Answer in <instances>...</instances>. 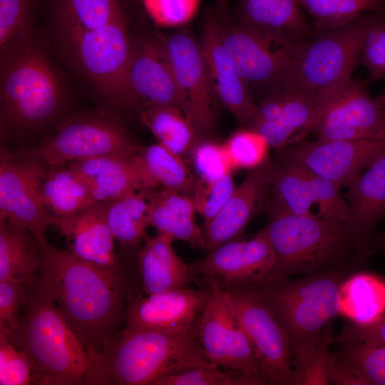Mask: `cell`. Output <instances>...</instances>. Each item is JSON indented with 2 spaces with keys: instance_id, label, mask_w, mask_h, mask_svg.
Returning a JSON list of instances; mask_svg holds the SVG:
<instances>
[{
  "instance_id": "cell-29",
  "label": "cell",
  "mask_w": 385,
  "mask_h": 385,
  "mask_svg": "<svg viewBox=\"0 0 385 385\" xmlns=\"http://www.w3.org/2000/svg\"><path fill=\"white\" fill-rule=\"evenodd\" d=\"M40 266L39 246L28 229L0 221V281H21L35 285Z\"/></svg>"
},
{
  "instance_id": "cell-33",
  "label": "cell",
  "mask_w": 385,
  "mask_h": 385,
  "mask_svg": "<svg viewBox=\"0 0 385 385\" xmlns=\"http://www.w3.org/2000/svg\"><path fill=\"white\" fill-rule=\"evenodd\" d=\"M153 190L137 191L103 202L107 223L115 238L125 247L138 245L146 238L150 226V195Z\"/></svg>"
},
{
  "instance_id": "cell-45",
  "label": "cell",
  "mask_w": 385,
  "mask_h": 385,
  "mask_svg": "<svg viewBox=\"0 0 385 385\" xmlns=\"http://www.w3.org/2000/svg\"><path fill=\"white\" fill-rule=\"evenodd\" d=\"M331 323L324 329L319 342L304 364L294 371L296 384H329V347L333 343Z\"/></svg>"
},
{
  "instance_id": "cell-26",
  "label": "cell",
  "mask_w": 385,
  "mask_h": 385,
  "mask_svg": "<svg viewBox=\"0 0 385 385\" xmlns=\"http://www.w3.org/2000/svg\"><path fill=\"white\" fill-rule=\"evenodd\" d=\"M173 242L159 233L145 239L138 263L147 294L184 288L192 277L188 264L175 252Z\"/></svg>"
},
{
  "instance_id": "cell-31",
  "label": "cell",
  "mask_w": 385,
  "mask_h": 385,
  "mask_svg": "<svg viewBox=\"0 0 385 385\" xmlns=\"http://www.w3.org/2000/svg\"><path fill=\"white\" fill-rule=\"evenodd\" d=\"M40 196L55 217L73 215L97 202L84 178L68 164L49 167Z\"/></svg>"
},
{
  "instance_id": "cell-13",
  "label": "cell",
  "mask_w": 385,
  "mask_h": 385,
  "mask_svg": "<svg viewBox=\"0 0 385 385\" xmlns=\"http://www.w3.org/2000/svg\"><path fill=\"white\" fill-rule=\"evenodd\" d=\"M220 21L223 44L255 101L288 88L289 46L237 22Z\"/></svg>"
},
{
  "instance_id": "cell-21",
  "label": "cell",
  "mask_w": 385,
  "mask_h": 385,
  "mask_svg": "<svg viewBox=\"0 0 385 385\" xmlns=\"http://www.w3.org/2000/svg\"><path fill=\"white\" fill-rule=\"evenodd\" d=\"M208 291L185 287L148 294L128 301L124 319L128 327L161 331L195 329L197 314L205 307Z\"/></svg>"
},
{
  "instance_id": "cell-43",
  "label": "cell",
  "mask_w": 385,
  "mask_h": 385,
  "mask_svg": "<svg viewBox=\"0 0 385 385\" xmlns=\"http://www.w3.org/2000/svg\"><path fill=\"white\" fill-rule=\"evenodd\" d=\"M192 155L201 180H216L234 170L223 144L198 142L192 151Z\"/></svg>"
},
{
  "instance_id": "cell-27",
  "label": "cell",
  "mask_w": 385,
  "mask_h": 385,
  "mask_svg": "<svg viewBox=\"0 0 385 385\" xmlns=\"http://www.w3.org/2000/svg\"><path fill=\"white\" fill-rule=\"evenodd\" d=\"M283 107L279 118L258 123L252 128L277 150L305 139L312 133L316 117L315 96L295 87L282 91Z\"/></svg>"
},
{
  "instance_id": "cell-28",
  "label": "cell",
  "mask_w": 385,
  "mask_h": 385,
  "mask_svg": "<svg viewBox=\"0 0 385 385\" xmlns=\"http://www.w3.org/2000/svg\"><path fill=\"white\" fill-rule=\"evenodd\" d=\"M347 188L357 230L371 244L375 226L385 216V152Z\"/></svg>"
},
{
  "instance_id": "cell-25",
  "label": "cell",
  "mask_w": 385,
  "mask_h": 385,
  "mask_svg": "<svg viewBox=\"0 0 385 385\" xmlns=\"http://www.w3.org/2000/svg\"><path fill=\"white\" fill-rule=\"evenodd\" d=\"M196 212L190 195L165 188L153 190L151 193L150 226L173 241H183L193 249L205 252L203 231L196 222Z\"/></svg>"
},
{
  "instance_id": "cell-10",
  "label": "cell",
  "mask_w": 385,
  "mask_h": 385,
  "mask_svg": "<svg viewBox=\"0 0 385 385\" xmlns=\"http://www.w3.org/2000/svg\"><path fill=\"white\" fill-rule=\"evenodd\" d=\"M315 111L317 140L385 138V109L361 80L350 77L320 91Z\"/></svg>"
},
{
  "instance_id": "cell-15",
  "label": "cell",
  "mask_w": 385,
  "mask_h": 385,
  "mask_svg": "<svg viewBox=\"0 0 385 385\" xmlns=\"http://www.w3.org/2000/svg\"><path fill=\"white\" fill-rule=\"evenodd\" d=\"M280 150V157L341 188L385 152V138L314 141L305 138Z\"/></svg>"
},
{
  "instance_id": "cell-52",
  "label": "cell",
  "mask_w": 385,
  "mask_h": 385,
  "mask_svg": "<svg viewBox=\"0 0 385 385\" xmlns=\"http://www.w3.org/2000/svg\"><path fill=\"white\" fill-rule=\"evenodd\" d=\"M130 2H131L133 4H136L138 2L141 1V0H129Z\"/></svg>"
},
{
  "instance_id": "cell-36",
  "label": "cell",
  "mask_w": 385,
  "mask_h": 385,
  "mask_svg": "<svg viewBox=\"0 0 385 385\" xmlns=\"http://www.w3.org/2000/svg\"><path fill=\"white\" fill-rule=\"evenodd\" d=\"M315 30L346 24L362 14L385 8V0H298Z\"/></svg>"
},
{
  "instance_id": "cell-32",
  "label": "cell",
  "mask_w": 385,
  "mask_h": 385,
  "mask_svg": "<svg viewBox=\"0 0 385 385\" xmlns=\"http://www.w3.org/2000/svg\"><path fill=\"white\" fill-rule=\"evenodd\" d=\"M54 24L62 37L126 18L120 0H53Z\"/></svg>"
},
{
  "instance_id": "cell-30",
  "label": "cell",
  "mask_w": 385,
  "mask_h": 385,
  "mask_svg": "<svg viewBox=\"0 0 385 385\" xmlns=\"http://www.w3.org/2000/svg\"><path fill=\"white\" fill-rule=\"evenodd\" d=\"M384 314L385 279L358 270L343 282L339 292V314L354 324L364 326Z\"/></svg>"
},
{
  "instance_id": "cell-35",
  "label": "cell",
  "mask_w": 385,
  "mask_h": 385,
  "mask_svg": "<svg viewBox=\"0 0 385 385\" xmlns=\"http://www.w3.org/2000/svg\"><path fill=\"white\" fill-rule=\"evenodd\" d=\"M138 155L158 186L193 195L200 179L192 175L182 156L159 143L140 148Z\"/></svg>"
},
{
  "instance_id": "cell-7",
  "label": "cell",
  "mask_w": 385,
  "mask_h": 385,
  "mask_svg": "<svg viewBox=\"0 0 385 385\" xmlns=\"http://www.w3.org/2000/svg\"><path fill=\"white\" fill-rule=\"evenodd\" d=\"M384 18L385 8L339 27L314 30L290 48L289 87L316 96L327 87L352 77L367 33Z\"/></svg>"
},
{
  "instance_id": "cell-39",
  "label": "cell",
  "mask_w": 385,
  "mask_h": 385,
  "mask_svg": "<svg viewBox=\"0 0 385 385\" xmlns=\"http://www.w3.org/2000/svg\"><path fill=\"white\" fill-rule=\"evenodd\" d=\"M34 0H0V47L31 35Z\"/></svg>"
},
{
  "instance_id": "cell-14",
  "label": "cell",
  "mask_w": 385,
  "mask_h": 385,
  "mask_svg": "<svg viewBox=\"0 0 385 385\" xmlns=\"http://www.w3.org/2000/svg\"><path fill=\"white\" fill-rule=\"evenodd\" d=\"M49 169L28 155L19 158L1 148L0 159V221L45 235L53 215L43 204L40 188Z\"/></svg>"
},
{
  "instance_id": "cell-2",
  "label": "cell",
  "mask_w": 385,
  "mask_h": 385,
  "mask_svg": "<svg viewBox=\"0 0 385 385\" xmlns=\"http://www.w3.org/2000/svg\"><path fill=\"white\" fill-rule=\"evenodd\" d=\"M264 211L268 215L265 227L272 245L274 262L262 281L361 265L371 255V245L353 226L317 215L293 213L273 192Z\"/></svg>"
},
{
  "instance_id": "cell-18",
  "label": "cell",
  "mask_w": 385,
  "mask_h": 385,
  "mask_svg": "<svg viewBox=\"0 0 385 385\" xmlns=\"http://www.w3.org/2000/svg\"><path fill=\"white\" fill-rule=\"evenodd\" d=\"M128 75L131 89L143 106H173L182 111L163 34H144L132 36Z\"/></svg>"
},
{
  "instance_id": "cell-16",
  "label": "cell",
  "mask_w": 385,
  "mask_h": 385,
  "mask_svg": "<svg viewBox=\"0 0 385 385\" xmlns=\"http://www.w3.org/2000/svg\"><path fill=\"white\" fill-rule=\"evenodd\" d=\"M163 36L182 111L192 123L199 136L207 135L215 126L217 98L210 83L199 41L186 29Z\"/></svg>"
},
{
  "instance_id": "cell-46",
  "label": "cell",
  "mask_w": 385,
  "mask_h": 385,
  "mask_svg": "<svg viewBox=\"0 0 385 385\" xmlns=\"http://www.w3.org/2000/svg\"><path fill=\"white\" fill-rule=\"evenodd\" d=\"M27 296L26 283L13 279L0 281V332L9 335L16 329Z\"/></svg>"
},
{
  "instance_id": "cell-34",
  "label": "cell",
  "mask_w": 385,
  "mask_h": 385,
  "mask_svg": "<svg viewBox=\"0 0 385 385\" xmlns=\"http://www.w3.org/2000/svg\"><path fill=\"white\" fill-rule=\"evenodd\" d=\"M140 118L159 143L180 156L192 153L198 143L195 128L178 108L143 106Z\"/></svg>"
},
{
  "instance_id": "cell-20",
  "label": "cell",
  "mask_w": 385,
  "mask_h": 385,
  "mask_svg": "<svg viewBox=\"0 0 385 385\" xmlns=\"http://www.w3.org/2000/svg\"><path fill=\"white\" fill-rule=\"evenodd\" d=\"M272 190L270 160L249 170L221 210L203 225L206 253L238 238L254 217L264 210Z\"/></svg>"
},
{
  "instance_id": "cell-1",
  "label": "cell",
  "mask_w": 385,
  "mask_h": 385,
  "mask_svg": "<svg viewBox=\"0 0 385 385\" xmlns=\"http://www.w3.org/2000/svg\"><path fill=\"white\" fill-rule=\"evenodd\" d=\"M40 266L37 290L58 308L71 329L91 349L101 352L125 317L128 280L123 268H103L36 237Z\"/></svg>"
},
{
  "instance_id": "cell-5",
  "label": "cell",
  "mask_w": 385,
  "mask_h": 385,
  "mask_svg": "<svg viewBox=\"0 0 385 385\" xmlns=\"http://www.w3.org/2000/svg\"><path fill=\"white\" fill-rule=\"evenodd\" d=\"M103 385H155L161 378L212 363L196 329L161 331L126 327L97 354Z\"/></svg>"
},
{
  "instance_id": "cell-40",
  "label": "cell",
  "mask_w": 385,
  "mask_h": 385,
  "mask_svg": "<svg viewBox=\"0 0 385 385\" xmlns=\"http://www.w3.org/2000/svg\"><path fill=\"white\" fill-rule=\"evenodd\" d=\"M235 188L232 173L213 180H200L192 197L197 212L203 220V225L207 224L221 210Z\"/></svg>"
},
{
  "instance_id": "cell-50",
  "label": "cell",
  "mask_w": 385,
  "mask_h": 385,
  "mask_svg": "<svg viewBox=\"0 0 385 385\" xmlns=\"http://www.w3.org/2000/svg\"><path fill=\"white\" fill-rule=\"evenodd\" d=\"M384 79L385 80V78ZM376 99L380 103V105L385 109V90L381 95L376 97Z\"/></svg>"
},
{
  "instance_id": "cell-9",
  "label": "cell",
  "mask_w": 385,
  "mask_h": 385,
  "mask_svg": "<svg viewBox=\"0 0 385 385\" xmlns=\"http://www.w3.org/2000/svg\"><path fill=\"white\" fill-rule=\"evenodd\" d=\"M140 150L116 115L93 111L64 120L28 155L51 167L106 155H135Z\"/></svg>"
},
{
  "instance_id": "cell-38",
  "label": "cell",
  "mask_w": 385,
  "mask_h": 385,
  "mask_svg": "<svg viewBox=\"0 0 385 385\" xmlns=\"http://www.w3.org/2000/svg\"><path fill=\"white\" fill-rule=\"evenodd\" d=\"M338 351L365 385H385V344L361 342Z\"/></svg>"
},
{
  "instance_id": "cell-3",
  "label": "cell",
  "mask_w": 385,
  "mask_h": 385,
  "mask_svg": "<svg viewBox=\"0 0 385 385\" xmlns=\"http://www.w3.org/2000/svg\"><path fill=\"white\" fill-rule=\"evenodd\" d=\"M9 340L28 356L36 385H103L97 354L71 329L56 305L36 286Z\"/></svg>"
},
{
  "instance_id": "cell-37",
  "label": "cell",
  "mask_w": 385,
  "mask_h": 385,
  "mask_svg": "<svg viewBox=\"0 0 385 385\" xmlns=\"http://www.w3.org/2000/svg\"><path fill=\"white\" fill-rule=\"evenodd\" d=\"M223 145L233 170L259 168L269 161L270 145L257 130L246 128L234 133Z\"/></svg>"
},
{
  "instance_id": "cell-51",
  "label": "cell",
  "mask_w": 385,
  "mask_h": 385,
  "mask_svg": "<svg viewBox=\"0 0 385 385\" xmlns=\"http://www.w3.org/2000/svg\"><path fill=\"white\" fill-rule=\"evenodd\" d=\"M381 245L383 246L384 249L385 250V234L382 238V240H381Z\"/></svg>"
},
{
  "instance_id": "cell-19",
  "label": "cell",
  "mask_w": 385,
  "mask_h": 385,
  "mask_svg": "<svg viewBox=\"0 0 385 385\" xmlns=\"http://www.w3.org/2000/svg\"><path fill=\"white\" fill-rule=\"evenodd\" d=\"M199 43L217 100L240 123L250 127L257 103L223 44L219 19L209 11L203 19Z\"/></svg>"
},
{
  "instance_id": "cell-22",
  "label": "cell",
  "mask_w": 385,
  "mask_h": 385,
  "mask_svg": "<svg viewBox=\"0 0 385 385\" xmlns=\"http://www.w3.org/2000/svg\"><path fill=\"white\" fill-rule=\"evenodd\" d=\"M86 180L97 202L146 189H158L138 153L111 154L68 163Z\"/></svg>"
},
{
  "instance_id": "cell-4",
  "label": "cell",
  "mask_w": 385,
  "mask_h": 385,
  "mask_svg": "<svg viewBox=\"0 0 385 385\" xmlns=\"http://www.w3.org/2000/svg\"><path fill=\"white\" fill-rule=\"evenodd\" d=\"M360 266L350 265L298 279L261 281L248 285L260 295L285 331L294 371L304 364L325 327L339 314L341 286Z\"/></svg>"
},
{
  "instance_id": "cell-6",
  "label": "cell",
  "mask_w": 385,
  "mask_h": 385,
  "mask_svg": "<svg viewBox=\"0 0 385 385\" xmlns=\"http://www.w3.org/2000/svg\"><path fill=\"white\" fill-rule=\"evenodd\" d=\"M0 85L3 117L19 130L48 124L65 103L61 78L31 34L1 48Z\"/></svg>"
},
{
  "instance_id": "cell-12",
  "label": "cell",
  "mask_w": 385,
  "mask_h": 385,
  "mask_svg": "<svg viewBox=\"0 0 385 385\" xmlns=\"http://www.w3.org/2000/svg\"><path fill=\"white\" fill-rule=\"evenodd\" d=\"M208 299L196 328L209 359L243 376L250 385L269 384L252 345L235 318L221 282L207 278Z\"/></svg>"
},
{
  "instance_id": "cell-24",
  "label": "cell",
  "mask_w": 385,
  "mask_h": 385,
  "mask_svg": "<svg viewBox=\"0 0 385 385\" xmlns=\"http://www.w3.org/2000/svg\"><path fill=\"white\" fill-rule=\"evenodd\" d=\"M237 23L293 46L314 31L298 0H240Z\"/></svg>"
},
{
  "instance_id": "cell-42",
  "label": "cell",
  "mask_w": 385,
  "mask_h": 385,
  "mask_svg": "<svg viewBox=\"0 0 385 385\" xmlns=\"http://www.w3.org/2000/svg\"><path fill=\"white\" fill-rule=\"evenodd\" d=\"M145 11L158 26H182L195 16L200 0H141Z\"/></svg>"
},
{
  "instance_id": "cell-47",
  "label": "cell",
  "mask_w": 385,
  "mask_h": 385,
  "mask_svg": "<svg viewBox=\"0 0 385 385\" xmlns=\"http://www.w3.org/2000/svg\"><path fill=\"white\" fill-rule=\"evenodd\" d=\"M360 63L366 68L370 80L385 78V18L367 33L361 48Z\"/></svg>"
},
{
  "instance_id": "cell-49",
  "label": "cell",
  "mask_w": 385,
  "mask_h": 385,
  "mask_svg": "<svg viewBox=\"0 0 385 385\" xmlns=\"http://www.w3.org/2000/svg\"><path fill=\"white\" fill-rule=\"evenodd\" d=\"M218 12V19L221 21L226 19L227 5L229 0H215Z\"/></svg>"
},
{
  "instance_id": "cell-41",
  "label": "cell",
  "mask_w": 385,
  "mask_h": 385,
  "mask_svg": "<svg viewBox=\"0 0 385 385\" xmlns=\"http://www.w3.org/2000/svg\"><path fill=\"white\" fill-rule=\"evenodd\" d=\"M155 385H250L247 379L235 371H222L210 363L178 374L165 376Z\"/></svg>"
},
{
  "instance_id": "cell-17",
  "label": "cell",
  "mask_w": 385,
  "mask_h": 385,
  "mask_svg": "<svg viewBox=\"0 0 385 385\" xmlns=\"http://www.w3.org/2000/svg\"><path fill=\"white\" fill-rule=\"evenodd\" d=\"M274 262V250L264 227L250 239L237 238L220 245L188 266L192 274L215 278L225 285L247 286L262 281Z\"/></svg>"
},
{
  "instance_id": "cell-23",
  "label": "cell",
  "mask_w": 385,
  "mask_h": 385,
  "mask_svg": "<svg viewBox=\"0 0 385 385\" xmlns=\"http://www.w3.org/2000/svg\"><path fill=\"white\" fill-rule=\"evenodd\" d=\"M51 225L58 229L67 250L76 257L106 269L122 268L103 202H96L69 216H53Z\"/></svg>"
},
{
  "instance_id": "cell-11",
  "label": "cell",
  "mask_w": 385,
  "mask_h": 385,
  "mask_svg": "<svg viewBox=\"0 0 385 385\" xmlns=\"http://www.w3.org/2000/svg\"><path fill=\"white\" fill-rule=\"evenodd\" d=\"M223 287L227 302L247 335L269 384H296L287 334L250 286Z\"/></svg>"
},
{
  "instance_id": "cell-8",
  "label": "cell",
  "mask_w": 385,
  "mask_h": 385,
  "mask_svg": "<svg viewBox=\"0 0 385 385\" xmlns=\"http://www.w3.org/2000/svg\"><path fill=\"white\" fill-rule=\"evenodd\" d=\"M61 40L71 65L101 98L120 109L140 106L128 81L132 36L127 19Z\"/></svg>"
},
{
  "instance_id": "cell-44",
  "label": "cell",
  "mask_w": 385,
  "mask_h": 385,
  "mask_svg": "<svg viewBox=\"0 0 385 385\" xmlns=\"http://www.w3.org/2000/svg\"><path fill=\"white\" fill-rule=\"evenodd\" d=\"M31 383V366L28 356L0 332V385Z\"/></svg>"
},
{
  "instance_id": "cell-48",
  "label": "cell",
  "mask_w": 385,
  "mask_h": 385,
  "mask_svg": "<svg viewBox=\"0 0 385 385\" xmlns=\"http://www.w3.org/2000/svg\"><path fill=\"white\" fill-rule=\"evenodd\" d=\"M361 342L385 344V314L368 325L345 324L341 332L333 339V343L342 345Z\"/></svg>"
}]
</instances>
